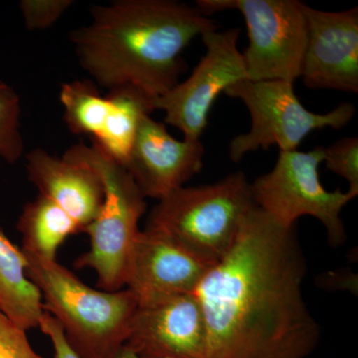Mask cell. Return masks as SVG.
Listing matches in <instances>:
<instances>
[{"instance_id": "1", "label": "cell", "mask_w": 358, "mask_h": 358, "mask_svg": "<svg viewBox=\"0 0 358 358\" xmlns=\"http://www.w3.org/2000/svg\"><path fill=\"white\" fill-rule=\"evenodd\" d=\"M307 271L294 226L252 209L232 248L193 293L206 324V358L312 355L320 327L303 299Z\"/></svg>"}, {"instance_id": "2", "label": "cell", "mask_w": 358, "mask_h": 358, "mask_svg": "<svg viewBox=\"0 0 358 358\" xmlns=\"http://www.w3.org/2000/svg\"><path fill=\"white\" fill-rule=\"evenodd\" d=\"M91 18L70 34L82 69L109 91L133 87L154 100L178 83L192 40L217 29L196 6L174 0H117L92 7Z\"/></svg>"}, {"instance_id": "3", "label": "cell", "mask_w": 358, "mask_h": 358, "mask_svg": "<svg viewBox=\"0 0 358 358\" xmlns=\"http://www.w3.org/2000/svg\"><path fill=\"white\" fill-rule=\"evenodd\" d=\"M23 254L44 312L57 320L71 348L82 358L114 357L128 338L138 308L136 296L128 289L92 288L57 260Z\"/></svg>"}, {"instance_id": "4", "label": "cell", "mask_w": 358, "mask_h": 358, "mask_svg": "<svg viewBox=\"0 0 358 358\" xmlns=\"http://www.w3.org/2000/svg\"><path fill=\"white\" fill-rule=\"evenodd\" d=\"M255 207L251 183L237 171L213 185L183 186L169 193L152 209L145 228L214 265L232 248Z\"/></svg>"}, {"instance_id": "5", "label": "cell", "mask_w": 358, "mask_h": 358, "mask_svg": "<svg viewBox=\"0 0 358 358\" xmlns=\"http://www.w3.org/2000/svg\"><path fill=\"white\" fill-rule=\"evenodd\" d=\"M62 157L92 167L105 192L98 215L84 231L89 250L78 257L75 267L94 271L101 289L119 291L124 287L129 255L141 231L138 223L147 210L145 197L128 169L94 143L73 145Z\"/></svg>"}, {"instance_id": "6", "label": "cell", "mask_w": 358, "mask_h": 358, "mask_svg": "<svg viewBox=\"0 0 358 358\" xmlns=\"http://www.w3.org/2000/svg\"><path fill=\"white\" fill-rule=\"evenodd\" d=\"M239 99L249 110L251 128L231 141L229 157L240 162L245 155L277 145L281 152L298 150L301 141L315 129H338L355 115V107L343 103L327 114L310 112L294 94V83L282 80H242L224 92Z\"/></svg>"}, {"instance_id": "7", "label": "cell", "mask_w": 358, "mask_h": 358, "mask_svg": "<svg viewBox=\"0 0 358 358\" xmlns=\"http://www.w3.org/2000/svg\"><path fill=\"white\" fill-rule=\"evenodd\" d=\"M322 162L324 147L280 150L274 169L251 183L252 197L257 207L287 227L303 216L317 219L326 228L329 245L341 246L346 239L341 211L355 196L324 187L319 176Z\"/></svg>"}, {"instance_id": "8", "label": "cell", "mask_w": 358, "mask_h": 358, "mask_svg": "<svg viewBox=\"0 0 358 358\" xmlns=\"http://www.w3.org/2000/svg\"><path fill=\"white\" fill-rule=\"evenodd\" d=\"M303 2L298 0H199L206 16L225 10L242 14L249 45L242 53L250 81L282 80L294 83L301 76L307 44Z\"/></svg>"}, {"instance_id": "9", "label": "cell", "mask_w": 358, "mask_h": 358, "mask_svg": "<svg viewBox=\"0 0 358 358\" xmlns=\"http://www.w3.org/2000/svg\"><path fill=\"white\" fill-rule=\"evenodd\" d=\"M239 36V28L205 33L201 38L206 53L192 75L152 101L155 110L164 112V124L178 129L183 140L200 141L219 95L237 82L248 80L238 48Z\"/></svg>"}, {"instance_id": "10", "label": "cell", "mask_w": 358, "mask_h": 358, "mask_svg": "<svg viewBox=\"0 0 358 358\" xmlns=\"http://www.w3.org/2000/svg\"><path fill=\"white\" fill-rule=\"evenodd\" d=\"M173 239L140 231L129 255L124 286L136 296L138 308L193 294L212 267Z\"/></svg>"}, {"instance_id": "11", "label": "cell", "mask_w": 358, "mask_h": 358, "mask_svg": "<svg viewBox=\"0 0 358 358\" xmlns=\"http://www.w3.org/2000/svg\"><path fill=\"white\" fill-rule=\"evenodd\" d=\"M307 44L301 64L310 89L358 92V8L329 13L303 4Z\"/></svg>"}, {"instance_id": "12", "label": "cell", "mask_w": 358, "mask_h": 358, "mask_svg": "<svg viewBox=\"0 0 358 358\" xmlns=\"http://www.w3.org/2000/svg\"><path fill=\"white\" fill-rule=\"evenodd\" d=\"M124 348L143 358H206V324L196 296L138 308Z\"/></svg>"}, {"instance_id": "13", "label": "cell", "mask_w": 358, "mask_h": 358, "mask_svg": "<svg viewBox=\"0 0 358 358\" xmlns=\"http://www.w3.org/2000/svg\"><path fill=\"white\" fill-rule=\"evenodd\" d=\"M205 148L201 141H178L164 122L143 117L126 169L143 196L160 200L183 187L203 167Z\"/></svg>"}, {"instance_id": "14", "label": "cell", "mask_w": 358, "mask_h": 358, "mask_svg": "<svg viewBox=\"0 0 358 358\" xmlns=\"http://www.w3.org/2000/svg\"><path fill=\"white\" fill-rule=\"evenodd\" d=\"M25 159L28 179L39 194L55 202L84 233L98 215L105 196L99 174L86 164L54 157L42 148L30 150Z\"/></svg>"}, {"instance_id": "15", "label": "cell", "mask_w": 358, "mask_h": 358, "mask_svg": "<svg viewBox=\"0 0 358 358\" xmlns=\"http://www.w3.org/2000/svg\"><path fill=\"white\" fill-rule=\"evenodd\" d=\"M26 268L22 250L0 230V313L27 331L39 327L45 312L41 293Z\"/></svg>"}, {"instance_id": "16", "label": "cell", "mask_w": 358, "mask_h": 358, "mask_svg": "<svg viewBox=\"0 0 358 358\" xmlns=\"http://www.w3.org/2000/svg\"><path fill=\"white\" fill-rule=\"evenodd\" d=\"M16 227L22 236V252L52 261L57 260L58 250L68 238L82 233L74 219L41 194L24 205Z\"/></svg>"}, {"instance_id": "17", "label": "cell", "mask_w": 358, "mask_h": 358, "mask_svg": "<svg viewBox=\"0 0 358 358\" xmlns=\"http://www.w3.org/2000/svg\"><path fill=\"white\" fill-rule=\"evenodd\" d=\"M112 110L100 136L93 141L110 159L126 166L143 117L154 112V99L133 87L110 90Z\"/></svg>"}, {"instance_id": "18", "label": "cell", "mask_w": 358, "mask_h": 358, "mask_svg": "<svg viewBox=\"0 0 358 358\" xmlns=\"http://www.w3.org/2000/svg\"><path fill=\"white\" fill-rule=\"evenodd\" d=\"M59 99L71 133L90 136L92 140H96L112 110L110 99L101 96L95 83L88 80L63 84Z\"/></svg>"}, {"instance_id": "19", "label": "cell", "mask_w": 358, "mask_h": 358, "mask_svg": "<svg viewBox=\"0 0 358 358\" xmlns=\"http://www.w3.org/2000/svg\"><path fill=\"white\" fill-rule=\"evenodd\" d=\"M20 115V96L13 87L0 81V157L10 164L20 160L24 152Z\"/></svg>"}, {"instance_id": "20", "label": "cell", "mask_w": 358, "mask_h": 358, "mask_svg": "<svg viewBox=\"0 0 358 358\" xmlns=\"http://www.w3.org/2000/svg\"><path fill=\"white\" fill-rule=\"evenodd\" d=\"M324 162L327 169L348 182V192L358 195V138H343L324 148Z\"/></svg>"}, {"instance_id": "21", "label": "cell", "mask_w": 358, "mask_h": 358, "mask_svg": "<svg viewBox=\"0 0 358 358\" xmlns=\"http://www.w3.org/2000/svg\"><path fill=\"white\" fill-rule=\"evenodd\" d=\"M72 0H22L20 7L26 29H48L73 6Z\"/></svg>"}, {"instance_id": "22", "label": "cell", "mask_w": 358, "mask_h": 358, "mask_svg": "<svg viewBox=\"0 0 358 358\" xmlns=\"http://www.w3.org/2000/svg\"><path fill=\"white\" fill-rule=\"evenodd\" d=\"M0 358H43L33 350L26 331L0 313Z\"/></svg>"}, {"instance_id": "23", "label": "cell", "mask_w": 358, "mask_h": 358, "mask_svg": "<svg viewBox=\"0 0 358 358\" xmlns=\"http://www.w3.org/2000/svg\"><path fill=\"white\" fill-rule=\"evenodd\" d=\"M39 329L51 341L54 358H82L68 343L62 327L57 320L45 312L40 320Z\"/></svg>"}, {"instance_id": "24", "label": "cell", "mask_w": 358, "mask_h": 358, "mask_svg": "<svg viewBox=\"0 0 358 358\" xmlns=\"http://www.w3.org/2000/svg\"><path fill=\"white\" fill-rule=\"evenodd\" d=\"M112 358H143L138 357V355H134V353L129 352L127 348H122L120 352L115 353L114 357Z\"/></svg>"}]
</instances>
